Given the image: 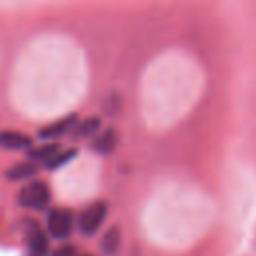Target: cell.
Wrapping results in <instances>:
<instances>
[{
	"mask_svg": "<svg viewBox=\"0 0 256 256\" xmlns=\"http://www.w3.org/2000/svg\"><path fill=\"white\" fill-rule=\"evenodd\" d=\"M50 188L46 182L42 180H30L28 184H24L18 192V202L24 208H32V210H44L50 204Z\"/></svg>",
	"mask_w": 256,
	"mask_h": 256,
	"instance_id": "6da1fadb",
	"label": "cell"
},
{
	"mask_svg": "<svg viewBox=\"0 0 256 256\" xmlns=\"http://www.w3.org/2000/svg\"><path fill=\"white\" fill-rule=\"evenodd\" d=\"M106 214H108V206L106 202L102 200H96L92 202L90 206H86L80 216H78V226H80V232L86 234V236H92L100 230L102 222L106 220Z\"/></svg>",
	"mask_w": 256,
	"mask_h": 256,
	"instance_id": "7a4b0ae2",
	"label": "cell"
},
{
	"mask_svg": "<svg viewBox=\"0 0 256 256\" xmlns=\"http://www.w3.org/2000/svg\"><path fill=\"white\" fill-rule=\"evenodd\" d=\"M72 228H74V214L70 208L58 206L48 212V232L52 238H58V240L68 238Z\"/></svg>",
	"mask_w": 256,
	"mask_h": 256,
	"instance_id": "3957f363",
	"label": "cell"
},
{
	"mask_svg": "<svg viewBox=\"0 0 256 256\" xmlns=\"http://www.w3.org/2000/svg\"><path fill=\"white\" fill-rule=\"evenodd\" d=\"M28 256H48V236L36 222H28L24 230Z\"/></svg>",
	"mask_w": 256,
	"mask_h": 256,
	"instance_id": "277c9868",
	"label": "cell"
},
{
	"mask_svg": "<svg viewBox=\"0 0 256 256\" xmlns=\"http://www.w3.org/2000/svg\"><path fill=\"white\" fill-rule=\"evenodd\" d=\"M76 126V116H66V118H60L58 122H54V124H50V126H46V128H42L40 130V136L42 138H60V136H64L66 132H70L72 128Z\"/></svg>",
	"mask_w": 256,
	"mask_h": 256,
	"instance_id": "5b68a950",
	"label": "cell"
},
{
	"mask_svg": "<svg viewBox=\"0 0 256 256\" xmlns=\"http://www.w3.org/2000/svg\"><path fill=\"white\" fill-rule=\"evenodd\" d=\"M116 144H118V134H116V130L108 128L100 136H96V140L92 142V148L98 150L100 154H110L116 148Z\"/></svg>",
	"mask_w": 256,
	"mask_h": 256,
	"instance_id": "8992f818",
	"label": "cell"
},
{
	"mask_svg": "<svg viewBox=\"0 0 256 256\" xmlns=\"http://www.w3.org/2000/svg\"><path fill=\"white\" fill-rule=\"evenodd\" d=\"M0 144H2L4 148L20 150V148L30 146V136H26V134H22V132L6 130V132H0Z\"/></svg>",
	"mask_w": 256,
	"mask_h": 256,
	"instance_id": "52a82bcc",
	"label": "cell"
},
{
	"mask_svg": "<svg viewBox=\"0 0 256 256\" xmlns=\"http://www.w3.org/2000/svg\"><path fill=\"white\" fill-rule=\"evenodd\" d=\"M98 128H100V120L92 116V118L76 122V126L72 128V134H74V138H88V136H96Z\"/></svg>",
	"mask_w": 256,
	"mask_h": 256,
	"instance_id": "ba28073f",
	"label": "cell"
},
{
	"mask_svg": "<svg viewBox=\"0 0 256 256\" xmlns=\"http://www.w3.org/2000/svg\"><path fill=\"white\" fill-rule=\"evenodd\" d=\"M36 170H38V166H36V162L34 160H30V162H22V164H14L10 170H8V178L10 180H24V178H30L32 174H36Z\"/></svg>",
	"mask_w": 256,
	"mask_h": 256,
	"instance_id": "9c48e42d",
	"label": "cell"
},
{
	"mask_svg": "<svg viewBox=\"0 0 256 256\" xmlns=\"http://www.w3.org/2000/svg\"><path fill=\"white\" fill-rule=\"evenodd\" d=\"M58 150H60L58 144H44V146H38V148H34V150L30 152V160H34V162H44V164H46Z\"/></svg>",
	"mask_w": 256,
	"mask_h": 256,
	"instance_id": "30bf717a",
	"label": "cell"
},
{
	"mask_svg": "<svg viewBox=\"0 0 256 256\" xmlns=\"http://www.w3.org/2000/svg\"><path fill=\"white\" fill-rule=\"evenodd\" d=\"M118 246H120V230L114 226V228H110V230L102 236V250H104L106 254H114V252L118 250Z\"/></svg>",
	"mask_w": 256,
	"mask_h": 256,
	"instance_id": "8fae6325",
	"label": "cell"
},
{
	"mask_svg": "<svg viewBox=\"0 0 256 256\" xmlns=\"http://www.w3.org/2000/svg\"><path fill=\"white\" fill-rule=\"evenodd\" d=\"M74 154H76V150H72V148H70V150H64V152L58 150V152L46 162V166H48L50 170H56L58 166H62V164H66L70 158H74Z\"/></svg>",
	"mask_w": 256,
	"mask_h": 256,
	"instance_id": "7c38bea8",
	"label": "cell"
},
{
	"mask_svg": "<svg viewBox=\"0 0 256 256\" xmlns=\"http://www.w3.org/2000/svg\"><path fill=\"white\" fill-rule=\"evenodd\" d=\"M52 256H78V254H76L74 246L66 244V246H60V248H56V252H54Z\"/></svg>",
	"mask_w": 256,
	"mask_h": 256,
	"instance_id": "4fadbf2b",
	"label": "cell"
},
{
	"mask_svg": "<svg viewBox=\"0 0 256 256\" xmlns=\"http://www.w3.org/2000/svg\"><path fill=\"white\" fill-rule=\"evenodd\" d=\"M82 256H90V254H82Z\"/></svg>",
	"mask_w": 256,
	"mask_h": 256,
	"instance_id": "5bb4252c",
	"label": "cell"
}]
</instances>
